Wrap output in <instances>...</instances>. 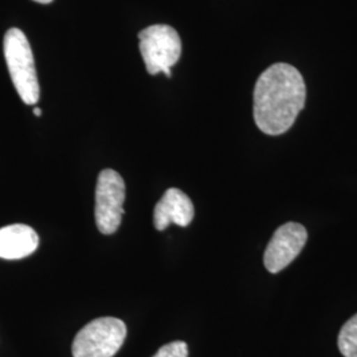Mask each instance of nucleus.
I'll return each instance as SVG.
<instances>
[{
    "instance_id": "nucleus-1",
    "label": "nucleus",
    "mask_w": 357,
    "mask_h": 357,
    "mask_svg": "<svg viewBox=\"0 0 357 357\" xmlns=\"http://www.w3.org/2000/svg\"><path fill=\"white\" fill-rule=\"evenodd\" d=\"M253 103L257 128L266 135H282L305 107V79L293 65H271L255 82Z\"/></svg>"
},
{
    "instance_id": "nucleus-2",
    "label": "nucleus",
    "mask_w": 357,
    "mask_h": 357,
    "mask_svg": "<svg viewBox=\"0 0 357 357\" xmlns=\"http://www.w3.org/2000/svg\"><path fill=\"white\" fill-rule=\"evenodd\" d=\"M4 57L13 86L26 105H36L40 98L38 73L29 41L23 31L11 28L4 36Z\"/></svg>"
},
{
    "instance_id": "nucleus-3",
    "label": "nucleus",
    "mask_w": 357,
    "mask_h": 357,
    "mask_svg": "<svg viewBox=\"0 0 357 357\" xmlns=\"http://www.w3.org/2000/svg\"><path fill=\"white\" fill-rule=\"evenodd\" d=\"M138 38L149 75L165 73L171 78V68L181 56V38L178 31L166 24H155L142 29Z\"/></svg>"
},
{
    "instance_id": "nucleus-4",
    "label": "nucleus",
    "mask_w": 357,
    "mask_h": 357,
    "mask_svg": "<svg viewBox=\"0 0 357 357\" xmlns=\"http://www.w3.org/2000/svg\"><path fill=\"white\" fill-rule=\"evenodd\" d=\"M128 335L126 324L116 318H98L77 333L73 357H113Z\"/></svg>"
},
{
    "instance_id": "nucleus-5",
    "label": "nucleus",
    "mask_w": 357,
    "mask_h": 357,
    "mask_svg": "<svg viewBox=\"0 0 357 357\" xmlns=\"http://www.w3.org/2000/svg\"><path fill=\"white\" fill-rule=\"evenodd\" d=\"M126 185L114 169H103L98 175L96 187V224L102 234H114L125 213L123 203Z\"/></svg>"
},
{
    "instance_id": "nucleus-6",
    "label": "nucleus",
    "mask_w": 357,
    "mask_h": 357,
    "mask_svg": "<svg viewBox=\"0 0 357 357\" xmlns=\"http://www.w3.org/2000/svg\"><path fill=\"white\" fill-rule=\"evenodd\" d=\"M307 237L306 228L298 222L283 224L275 230L264 255L268 271L275 274L287 268L305 248Z\"/></svg>"
},
{
    "instance_id": "nucleus-7",
    "label": "nucleus",
    "mask_w": 357,
    "mask_h": 357,
    "mask_svg": "<svg viewBox=\"0 0 357 357\" xmlns=\"http://www.w3.org/2000/svg\"><path fill=\"white\" fill-rule=\"evenodd\" d=\"M193 216L195 208L191 199L178 188H169L153 209V225L158 230L167 229L171 224L188 227Z\"/></svg>"
},
{
    "instance_id": "nucleus-8",
    "label": "nucleus",
    "mask_w": 357,
    "mask_h": 357,
    "mask_svg": "<svg viewBox=\"0 0 357 357\" xmlns=\"http://www.w3.org/2000/svg\"><path fill=\"white\" fill-rule=\"evenodd\" d=\"M38 246V233L28 225L13 224L0 229V258L22 259L32 255Z\"/></svg>"
},
{
    "instance_id": "nucleus-9",
    "label": "nucleus",
    "mask_w": 357,
    "mask_h": 357,
    "mask_svg": "<svg viewBox=\"0 0 357 357\" xmlns=\"http://www.w3.org/2000/svg\"><path fill=\"white\" fill-rule=\"evenodd\" d=\"M337 345L344 357H357V314L343 326Z\"/></svg>"
},
{
    "instance_id": "nucleus-10",
    "label": "nucleus",
    "mask_w": 357,
    "mask_h": 357,
    "mask_svg": "<svg viewBox=\"0 0 357 357\" xmlns=\"http://www.w3.org/2000/svg\"><path fill=\"white\" fill-rule=\"evenodd\" d=\"M153 357H188V345L184 342H172L163 345Z\"/></svg>"
},
{
    "instance_id": "nucleus-11",
    "label": "nucleus",
    "mask_w": 357,
    "mask_h": 357,
    "mask_svg": "<svg viewBox=\"0 0 357 357\" xmlns=\"http://www.w3.org/2000/svg\"><path fill=\"white\" fill-rule=\"evenodd\" d=\"M33 1H38V3H41V4H50L53 0H33Z\"/></svg>"
},
{
    "instance_id": "nucleus-12",
    "label": "nucleus",
    "mask_w": 357,
    "mask_h": 357,
    "mask_svg": "<svg viewBox=\"0 0 357 357\" xmlns=\"http://www.w3.org/2000/svg\"><path fill=\"white\" fill-rule=\"evenodd\" d=\"M33 114L36 115V116H40V115H41V109L35 107V109H33Z\"/></svg>"
}]
</instances>
